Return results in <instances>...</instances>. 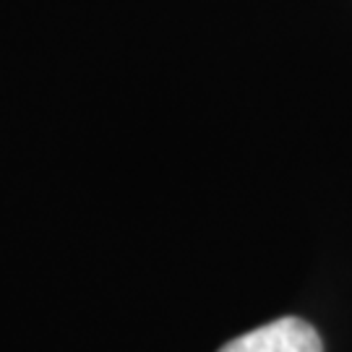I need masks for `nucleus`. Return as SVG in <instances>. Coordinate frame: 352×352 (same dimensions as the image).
I'll list each match as a JSON object with an SVG mask.
<instances>
[{
	"instance_id": "obj_1",
	"label": "nucleus",
	"mask_w": 352,
	"mask_h": 352,
	"mask_svg": "<svg viewBox=\"0 0 352 352\" xmlns=\"http://www.w3.org/2000/svg\"><path fill=\"white\" fill-rule=\"evenodd\" d=\"M219 352H324V347L311 324L287 316L227 342Z\"/></svg>"
}]
</instances>
